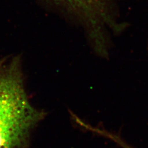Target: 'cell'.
<instances>
[{
	"label": "cell",
	"mask_w": 148,
	"mask_h": 148,
	"mask_svg": "<svg viewBox=\"0 0 148 148\" xmlns=\"http://www.w3.org/2000/svg\"><path fill=\"white\" fill-rule=\"evenodd\" d=\"M44 117L28 98L20 59L5 60L0 69V148H27Z\"/></svg>",
	"instance_id": "cell-1"
},
{
	"label": "cell",
	"mask_w": 148,
	"mask_h": 148,
	"mask_svg": "<svg viewBox=\"0 0 148 148\" xmlns=\"http://www.w3.org/2000/svg\"><path fill=\"white\" fill-rule=\"evenodd\" d=\"M62 2L82 17L91 29L92 38L102 35L101 23L108 21L103 0H54Z\"/></svg>",
	"instance_id": "cell-2"
},
{
	"label": "cell",
	"mask_w": 148,
	"mask_h": 148,
	"mask_svg": "<svg viewBox=\"0 0 148 148\" xmlns=\"http://www.w3.org/2000/svg\"><path fill=\"white\" fill-rule=\"evenodd\" d=\"M5 60H0V69H1V68L2 65H3V63L5 62Z\"/></svg>",
	"instance_id": "cell-3"
}]
</instances>
